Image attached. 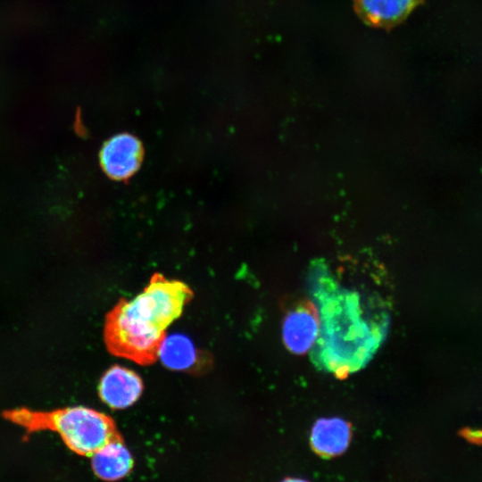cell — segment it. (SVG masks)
<instances>
[{
	"label": "cell",
	"mask_w": 482,
	"mask_h": 482,
	"mask_svg": "<svg viewBox=\"0 0 482 482\" xmlns=\"http://www.w3.org/2000/svg\"><path fill=\"white\" fill-rule=\"evenodd\" d=\"M91 464L95 474L103 480L123 478L132 469L133 459L120 437L112 439L96 451Z\"/></svg>",
	"instance_id": "9c48e42d"
},
{
	"label": "cell",
	"mask_w": 482,
	"mask_h": 482,
	"mask_svg": "<svg viewBox=\"0 0 482 482\" xmlns=\"http://www.w3.org/2000/svg\"><path fill=\"white\" fill-rule=\"evenodd\" d=\"M4 416L28 433L54 432L71 451L84 456L92 455L106 443L119 437L111 417L85 406L52 411L17 408L6 411Z\"/></svg>",
	"instance_id": "3957f363"
},
{
	"label": "cell",
	"mask_w": 482,
	"mask_h": 482,
	"mask_svg": "<svg viewBox=\"0 0 482 482\" xmlns=\"http://www.w3.org/2000/svg\"><path fill=\"white\" fill-rule=\"evenodd\" d=\"M320 332V317L312 301H302L285 317L282 337L286 347L304 354L314 346Z\"/></svg>",
	"instance_id": "277c9868"
},
{
	"label": "cell",
	"mask_w": 482,
	"mask_h": 482,
	"mask_svg": "<svg viewBox=\"0 0 482 482\" xmlns=\"http://www.w3.org/2000/svg\"><path fill=\"white\" fill-rule=\"evenodd\" d=\"M144 384L132 370L113 365L100 378L98 394L101 400L112 409H125L141 396Z\"/></svg>",
	"instance_id": "8992f818"
},
{
	"label": "cell",
	"mask_w": 482,
	"mask_h": 482,
	"mask_svg": "<svg viewBox=\"0 0 482 482\" xmlns=\"http://www.w3.org/2000/svg\"><path fill=\"white\" fill-rule=\"evenodd\" d=\"M423 0H353L358 16L368 25L390 29L404 21Z\"/></svg>",
	"instance_id": "52a82bcc"
},
{
	"label": "cell",
	"mask_w": 482,
	"mask_h": 482,
	"mask_svg": "<svg viewBox=\"0 0 482 482\" xmlns=\"http://www.w3.org/2000/svg\"><path fill=\"white\" fill-rule=\"evenodd\" d=\"M193 291L184 282L154 274L131 300L120 299L106 314L104 339L113 355L139 365L159 358L167 328L182 313Z\"/></svg>",
	"instance_id": "7a4b0ae2"
},
{
	"label": "cell",
	"mask_w": 482,
	"mask_h": 482,
	"mask_svg": "<svg viewBox=\"0 0 482 482\" xmlns=\"http://www.w3.org/2000/svg\"><path fill=\"white\" fill-rule=\"evenodd\" d=\"M459 436L464 438L467 442L482 446V428H471L469 427L462 428L459 432Z\"/></svg>",
	"instance_id": "8fae6325"
},
{
	"label": "cell",
	"mask_w": 482,
	"mask_h": 482,
	"mask_svg": "<svg viewBox=\"0 0 482 482\" xmlns=\"http://www.w3.org/2000/svg\"><path fill=\"white\" fill-rule=\"evenodd\" d=\"M309 285L320 317L312 361L345 378L363 368L384 341L389 326L386 303L376 292L342 284L322 262L313 265Z\"/></svg>",
	"instance_id": "6da1fadb"
},
{
	"label": "cell",
	"mask_w": 482,
	"mask_h": 482,
	"mask_svg": "<svg viewBox=\"0 0 482 482\" xmlns=\"http://www.w3.org/2000/svg\"><path fill=\"white\" fill-rule=\"evenodd\" d=\"M281 482H308V481L305 480V479H303V478H289L284 479V480L281 481Z\"/></svg>",
	"instance_id": "7c38bea8"
},
{
	"label": "cell",
	"mask_w": 482,
	"mask_h": 482,
	"mask_svg": "<svg viewBox=\"0 0 482 482\" xmlns=\"http://www.w3.org/2000/svg\"><path fill=\"white\" fill-rule=\"evenodd\" d=\"M351 436V425L346 420L338 417L321 418L312 428L310 442L320 456L334 457L347 449Z\"/></svg>",
	"instance_id": "ba28073f"
},
{
	"label": "cell",
	"mask_w": 482,
	"mask_h": 482,
	"mask_svg": "<svg viewBox=\"0 0 482 482\" xmlns=\"http://www.w3.org/2000/svg\"><path fill=\"white\" fill-rule=\"evenodd\" d=\"M143 159L141 142L130 134H119L110 138L100 153L101 166L112 179L122 180L131 177Z\"/></svg>",
	"instance_id": "5b68a950"
},
{
	"label": "cell",
	"mask_w": 482,
	"mask_h": 482,
	"mask_svg": "<svg viewBox=\"0 0 482 482\" xmlns=\"http://www.w3.org/2000/svg\"><path fill=\"white\" fill-rule=\"evenodd\" d=\"M159 358L170 370H185L189 369L196 359L192 342L182 335L165 337L159 352Z\"/></svg>",
	"instance_id": "30bf717a"
}]
</instances>
